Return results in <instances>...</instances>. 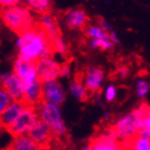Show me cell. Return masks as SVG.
I'll list each match as a JSON object with an SVG mask.
<instances>
[{
	"label": "cell",
	"mask_w": 150,
	"mask_h": 150,
	"mask_svg": "<svg viewBox=\"0 0 150 150\" xmlns=\"http://www.w3.org/2000/svg\"><path fill=\"white\" fill-rule=\"evenodd\" d=\"M15 45L21 58L33 62L54 53L50 40L40 25H32L18 33Z\"/></svg>",
	"instance_id": "1"
},
{
	"label": "cell",
	"mask_w": 150,
	"mask_h": 150,
	"mask_svg": "<svg viewBox=\"0 0 150 150\" xmlns=\"http://www.w3.org/2000/svg\"><path fill=\"white\" fill-rule=\"evenodd\" d=\"M35 110L39 119H41L50 128L54 137L61 142L63 145H66L67 147L71 146L69 133L61 118L58 105L42 101L35 106Z\"/></svg>",
	"instance_id": "2"
},
{
	"label": "cell",
	"mask_w": 150,
	"mask_h": 150,
	"mask_svg": "<svg viewBox=\"0 0 150 150\" xmlns=\"http://www.w3.org/2000/svg\"><path fill=\"white\" fill-rule=\"evenodd\" d=\"M0 17L3 24L17 35L35 25V17L32 12L21 3L9 8H3L0 13Z\"/></svg>",
	"instance_id": "3"
},
{
	"label": "cell",
	"mask_w": 150,
	"mask_h": 150,
	"mask_svg": "<svg viewBox=\"0 0 150 150\" xmlns=\"http://www.w3.org/2000/svg\"><path fill=\"white\" fill-rule=\"evenodd\" d=\"M85 150H127V147L112 134L110 125H104L97 128Z\"/></svg>",
	"instance_id": "4"
},
{
	"label": "cell",
	"mask_w": 150,
	"mask_h": 150,
	"mask_svg": "<svg viewBox=\"0 0 150 150\" xmlns=\"http://www.w3.org/2000/svg\"><path fill=\"white\" fill-rule=\"evenodd\" d=\"M112 134L122 144H127L133 137L138 134L137 122H136V115L133 110L127 116L120 118L115 123H108Z\"/></svg>",
	"instance_id": "5"
},
{
	"label": "cell",
	"mask_w": 150,
	"mask_h": 150,
	"mask_svg": "<svg viewBox=\"0 0 150 150\" xmlns=\"http://www.w3.org/2000/svg\"><path fill=\"white\" fill-rule=\"evenodd\" d=\"M38 120V114L35 106L25 105L21 115L16 120L6 128V131L9 132L13 137L18 135H26Z\"/></svg>",
	"instance_id": "6"
},
{
	"label": "cell",
	"mask_w": 150,
	"mask_h": 150,
	"mask_svg": "<svg viewBox=\"0 0 150 150\" xmlns=\"http://www.w3.org/2000/svg\"><path fill=\"white\" fill-rule=\"evenodd\" d=\"M60 64L55 58L52 56H47L40 58L35 61V69H37L38 78L41 83L50 81L60 77Z\"/></svg>",
	"instance_id": "7"
},
{
	"label": "cell",
	"mask_w": 150,
	"mask_h": 150,
	"mask_svg": "<svg viewBox=\"0 0 150 150\" xmlns=\"http://www.w3.org/2000/svg\"><path fill=\"white\" fill-rule=\"evenodd\" d=\"M26 135L35 142L40 150H48L52 147L54 135L50 128L41 119H39V117L35 123L32 125V128L29 130Z\"/></svg>",
	"instance_id": "8"
},
{
	"label": "cell",
	"mask_w": 150,
	"mask_h": 150,
	"mask_svg": "<svg viewBox=\"0 0 150 150\" xmlns=\"http://www.w3.org/2000/svg\"><path fill=\"white\" fill-rule=\"evenodd\" d=\"M0 86L4 88V90L9 93L12 100H23V89L22 81L19 79L13 70H0Z\"/></svg>",
	"instance_id": "9"
},
{
	"label": "cell",
	"mask_w": 150,
	"mask_h": 150,
	"mask_svg": "<svg viewBox=\"0 0 150 150\" xmlns=\"http://www.w3.org/2000/svg\"><path fill=\"white\" fill-rule=\"evenodd\" d=\"M12 70L16 74V76L22 81L23 86L38 79L35 62H33V61L23 59L19 56H17L13 62Z\"/></svg>",
	"instance_id": "10"
},
{
	"label": "cell",
	"mask_w": 150,
	"mask_h": 150,
	"mask_svg": "<svg viewBox=\"0 0 150 150\" xmlns=\"http://www.w3.org/2000/svg\"><path fill=\"white\" fill-rule=\"evenodd\" d=\"M66 99V91L57 79L42 83V101L60 105Z\"/></svg>",
	"instance_id": "11"
},
{
	"label": "cell",
	"mask_w": 150,
	"mask_h": 150,
	"mask_svg": "<svg viewBox=\"0 0 150 150\" xmlns=\"http://www.w3.org/2000/svg\"><path fill=\"white\" fill-rule=\"evenodd\" d=\"M104 78H105L104 70L98 67H90L86 70L84 74H81L83 84L89 94H96L101 90Z\"/></svg>",
	"instance_id": "12"
},
{
	"label": "cell",
	"mask_w": 150,
	"mask_h": 150,
	"mask_svg": "<svg viewBox=\"0 0 150 150\" xmlns=\"http://www.w3.org/2000/svg\"><path fill=\"white\" fill-rule=\"evenodd\" d=\"M88 14L83 8H73L67 11L63 15V22L70 30H79L86 27L88 23Z\"/></svg>",
	"instance_id": "13"
},
{
	"label": "cell",
	"mask_w": 150,
	"mask_h": 150,
	"mask_svg": "<svg viewBox=\"0 0 150 150\" xmlns=\"http://www.w3.org/2000/svg\"><path fill=\"white\" fill-rule=\"evenodd\" d=\"M25 105L26 104L23 101H11L9 105L4 108V110L0 114V129L6 130V128L10 125H12L16 118L21 115Z\"/></svg>",
	"instance_id": "14"
},
{
	"label": "cell",
	"mask_w": 150,
	"mask_h": 150,
	"mask_svg": "<svg viewBox=\"0 0 150 150\" xmlns=\"http://www.w3.org/2000/svg\"><path fill=\"white\" fill-rule=\"evenodd\" d=\"M39 25H40L41 27H42V29L45 31V33H46V35L48 37L50 40H52L53 38L57 37V35H61L55 16H53L48 12L40 14V17H39Z\"/></svg>",
	"instance_id": "15"
},
{
	"label": "cell",
	"mask_w": 150,
	"mask_h": 150,
	"mask_svg": "<svg viewBox=\"0 0 150 150\" xmlns=\"http://www.w3.org/2000/svg\"><path fill=\"white\" fill-rule=\"evenodd\" d=\"M69 90L77 100L81 101V102H86L90 98V94L86 90V88H85L84 84H83L81 74L76 75L71 81V83L69 85Z\"/></svg>",
	"instance_id": "16"
},
{
	"label": "cell",
	"mask_w": 150,
	"mask_h": 150,
	"mask_svg": "<svg viewBox=\"0 0 150 150\" xmlns=\"http://www.w3.org/2000/svg\"><path fill=\"white\" fill-rule=\"evenodd\" d=\"M6 150H40L35 143L27 135L15 136L10 146L6 148Z\"/></svg>",
	"instance_id": "17"
},
{
	"label": "cell",
	"mask_w": 150,
	"mask_h": 150,
	"mask_svg": "<svg viewBox=\"0 0 150 150\" xmlns=\"http://www.w3.org/2000/svg\"><path fill=\"white\" fill-rule=\"evenodd\" d=\"M31 12L42 14V13L50 12L52 8V0H21Z\"/></svg>",
	"instance_id": "18"
},
{
	"label": "cell",
	"mask_w": 150,
	"mask_h": 150,
	"mask_svg": "<svg viewBox=\"0 0 150 150\" xmlns=\"http://www.w3.org/2000/svg\"><path fill=\"white\" fill-rule=\"evenodd\" d=\"M88 46L94 50H103V52H110L115 45L110 42V39H89Z\"/></svg>",
	"instance_id": "19"
},
{
	"label": "cell",
	"mask_w": 150,
	"mask_h": 150,
	"mask_svg": "<svg viewBox=\"0 0 150 150\" xmlns=\"http://www.w3.org/2000/svg\"><path fill=\"white\" fill-rule=\"evenodd\" d=\"M50 44H52V48H53L54 53H58L61 56H66L69 52L68 44H67L66 40L63 39L61 35L53 38L50 40Z\"/></svg>",
	"instance_id": "20"
},
{
	"label": "cell",
	"mask_w": 150,
	"mask_h": 150,
	"mask_svg": "<svg viewBox=\"0 0 150 150\" xmlns=\"http://www.w3.org/2000/svg\"><path fill=\"white\" fill-rule=\"evenodd\" d=\"M85 28V33L89 39H108V32L99 25H89Z\"/></svg>",
	"instance_id": "21"
},
{
	"label": "cell",
	"mask_w": 150,
	"mask_h": 150,
	"mask_svg": "<svg viewBox=\"0 0 150 150\" xmlns=\"http://www.w3.org/2000/svg\"><path fill=\"white\" fill-rule=\"evenodd\" d=\"M149 81H146L145 78L138 79L137 83H136V96L138 98H141V99L145 98L148 94V92H149Z\"/></svg>",
	"instance_id": "22"
},
{
	"label": "cell",
	"mask_w": 150,
	"mask_h": 150,
	"mask_svg": "<svg viewBox=\"0 0 150 150\" xmlns=\"http://www.w3.org/2000/svg\"><path fill=\"white\" fill-rule=\"evenodd\" d=\"M11 101H12V99L9 96V93L4 90V88L2 86H0V114L4 110V108L9 105Z\"/></svg>",
	"instance_id": "23"
},
{
	"label": "cell",
	"mask_w": 150,
	"mask_h": 150,
	"mask_svg": "<svg viewBox=\"0 0 150 150\" xmlns=\"http://www.w3.org/2000/svg\"><path fill=\"white\" fill-rule=\"evenodd\" d=\"M116 96H117V89L114 85H108L106 88H105V99H106L107 102H112L116 99Z\"/></svg>",
	"instance_id": "24"
},
{
	"label": "cell",
	"mask_w": 150,
	"mask_h": 150,
	"mask_svg": "<svg viewBox=\"0 0 150 150\" xmlns=\"http://www.w3.org/2000/svg\"><path fill=\"white\" fill-rule=\"evenodd\" d=\"M21 3V0H0V8H9Z\"/></svg>",
	"instance_id": "25"
},
{
	"label": "cell",
	"mask_w": 150,
	"mask_h": 150,
	"mask_svg": "<svg viewBox=\"0 0 150 150\" xmlns=\"http://www.w3.org/2000/svg\"><path fill=\"white\" fill-rule=\"evenodd\" d=\"M98 25L100 26L101 28H103L104 30H106L107 32H110V31H112V25H110V23L107 22L106 19L100 18L99 21H98Z\"/></svg>",
	"instance_id": "26"
},
{
	"label": "cell",
	"mask_w": 150,
	"mask_h": 150,
	"mask_svg": "<svg viewBox=\"0 0 150 150\" xmlns=\"http://www.w3.org/2000/svg\"><path fill=\"white\" fill-rule=\"evenodd\" d=\"M70 70H71V68H70L69 63H63V64H61V66H60L59 76H61V77H67V76L70 74Z\"/></svg>",
	"instance_id": "27"
},
{
	"label": "cell",
	"mask_w": 150,
	"mask_h": 150,
	"mask_svg": "<svg viewBox=\"0 0 150 150\" xmlns=\"http://www.w3.org/2000/svg\"><path fill=\"white\" fill-rule=\"evenodd\" d=\"M108 39H110V42H112L114 45H119V44H120V39H119L118 35H117L114 30L108 32Z\"/></svg>",
	"instance_id": "28"
},
{
	"label": "cell",
	"mask_w": 150,
	"mask_h": 150,
	"mask_svg": "<svg viewBox=\"0 0 150 150\" xmlns=\"http://www.w3.org/2000/svg\"><path fill=\"white\" fill-rule=\"evenodd\" d=\"M117 73H118L119 77L125 78L129 75V70L127 69V68H125V67H122V68H119L118 72H117Z\"/></svg>",
	"instance_id": "29"
},
{
	"label": "cell",
	"mask_w": 150,
	"mask_h": 150,
	"mask_svg": "<svg viewBox=\"0 0 150 150\" xmlns=\"http://www.w3.org/2000/svg\"><path fill=\"white\" fill-rule=\"evenodd\" d=\"M48 150H67V149L64 147H62V146H60V145L53 144L52 147H50V149H48Z\"/></svg>",
	"instance_id": "30"
},
{
	"label": "cell",
	"mask_w": 150,
	"mask_h": 150,
	"mask_svg": "<svg viewBox=\"0 0 150 150\" xmlns=\"http://www.w3.org/2000/svg\"><path fill=\"white\" fill-rule=\"evenodd\" d=\"M67 150H70V148H68V149H67Z\"/></svg>",
	"instance_id": "31"
},
{
	"label": "cell",
	"mask_w": 150,
	"mask_h": 150,
	"mask_svg": "<svg viewBox=\"0 0 150 150\" xmlns=\"http://www.w3.org/2000/svg\"><path fill=\"white\" fill-rule=\"evenodd\" d=\"M3 150H6V149H3Z\"/></svg>",
	"instance_id": "32"
}]
</instances>
